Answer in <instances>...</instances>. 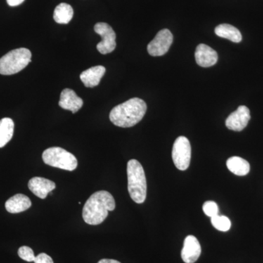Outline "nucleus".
Instances as JSON below:
<instances>
[{"label": "nucleus", "mask_w": 263, "mask_h": 263, "mask_svg": "<svg viewBox=\"0 0 263 263\" xmlns=\"http://www.w3.org/2000/svg\"><path fill=\"white\" fill-rule=\"evenodd\" d=\"M32 206L30 199L23 194H17L5 202V209L11 214L25 212Z\"/></svg>", "instance_id": "15"}, {"label": "nucleus", "mask_w": 263, "mask_h": 263, "mask_svg": "<svg viewBox=\"0 0 263 263\" xmlns=\"http://www.w3.org/2000/svg\"><path fill=\"white\" fill-rule=\"evenodd\" d=\"M195 56L197 65L202 67H212L218 61L216 51L205 44L197 46Z\"/></svg>", "instance_id": "13"}, {"label": "nucleus", "mask_w": 263, "mask_h": 263, "mask_svg": "<svg viewBox=\"0 0 263 263\" xmlns=\"http://www.w3.org/2000/svg\"><path fill=\"white\" fill-rule=\"evenodd\" d=\"M98 263H121L119 261L115 260V259H103L99 261Z\"/></svg>", "instance_id": "25"}, {"label": "nucleus", "mask_w": 263, "mask_h": 263, "mask_svg": "<svg viewBox=\"0 0 263 263\" xmlns=\"http://www.w3.org/2000/svg\"><path fill=\"white\" fill-rule=\"evenodd\" d=\"M147 105L141 99L132 98L117 106L110 111V122L117 127H133L141 122L146 113Z\"/></svg>", "instance_id": "2"}, {"label": "nucleus", "mask_w": 263, "mask_h": 263, "mask_svg": "<svg viewBox=\"0 0 263 263\" xmlns=\"http://www.w3.org/2000/svg\"><path fill=\"white\" fill-rule=\"evenodd\" d=\"M28 187L34 195L39 198L45 199L48 193L56 188V183L44 178L34 177L29 180Z\"/></svg>", "instance_id": "11"}, {"label": "nucleus", "mask_w": 263, "mask_h": 263, "mask_svg": "<svg viewBox=\"0 0 263 263\" xmlns=\"http://www.w3.org/2000/svg\"><path fill=\"white\" fill-rule=\"evenodd\" d=\"M227 167L230 172L236 176H246L250 171V164L245 159L239 157H232L227 161Z\"/></svg>", "instance_id": "16"}, {"label": "nucleus", "mask_w": 263, "mask_h": 263, "mask_svg": "<svg viewBox=\"0 0 263 263\" xmlns=\"http://www.w3.org/2000/svg\"><path fill=\"white\" fill-rule=\"evenodd\" d=\"M128 192L132 200L138 204L146 200L147 183L146 174L142 164L136 160L127 162Z\"/></svg>", "instance_id": "3"}, {"label": "nucleus", "mask_w": 263, "mask_h": 263, "mask_svg": "<svg viewBox=\"0 0 263 263\" xmlns=\"http://www.w3.org/2000/svg\"><path fill=\"white\" fill-rule=\"evenodd\" d=\"M216 35L226 38L232 42L240 43L242 41L241 33L236 27L228 24H222L215 28Z\"/></svg>", "instance_id": "17"}, {"label": "nucleus", "mask_w": 263, "mask_h": 263, "mask_svg": "<svg viewBox=\"0 0 263 263\" xmlns=\"http://www.w3.org/2000/svg\"><path fill=\"white\" fill-rule=\"evenodd\" d=\"M173 41L174 36L171 31L167 29H162L148 45V53L152 57L163 56L168 51Z\"/></svg>", "instance_id": "8"}, {"label": "nucleus", "mask_w": 263, "mask_h": 263, "mask_svg": "<svg viewBox=\"0 0 263 263\" xmlns=\"http://www.w3.org/2000/svg\"><path fill=\"white\" fill-rule=\"evenodd\" d=\"M24 0H7L8 4L11 7L18 6V5L23 3Z\"/></svg>", "instance_id": "24"}, {"label": "nucleus", "mask_w": 263, "mask_h": 263, "mask_svg": "<svg viewBox=\"0 0 263 263\" xmlns=\"http://www.w3.org/2000/svg\"><path fill=\"white\" fill-rule=\"evenodd\" d=\"M211 221H212V226L219 231H228L231 227L230 219L226 216H219L218 214V215L211 218Z\"/></svg>", "instance_id": "20"}, {"label": "nucleus", "mask_w": 263, "mask_h": 263, "mask_svg": "<svg viewBox=\"0 0 263 263\" xmlns=\"http://www.w3.org/2000/svg\"><path fill=\"white\" fill-rule=\"evenodd\" d=\"M43 160L51 167L72 171L77 168L78 160L75 156L60 147H51L43 152Z\"/></svg>", "instance_id": "5"}, {"label": "nucleus", "mask_w": 263, "mask_h": 263, "mask_svg": "<svg viewBox=\"0 0 263 263\" xmlns=\"http://www.w3.org/2000/svg\"><path fill=\"white\" fill-rule=\"evenodd\" d=\"M250 119L249 109L245 105H240L226 119V127L230 130L240 132L248 125Z\"/></svg>", "instance_id": "9"}, {"label": "nucleus", "mask_w": 263, "mask_h": 263, "mask_svg": "<svg viewBox=\"0 0 263 263\" xmlns=\"http://www.w3.org/2000/svg\"><path fill=\"white\" fill-rule=\"evenodd\" d=\"M83 104L82 99L79 98L73 90L65 89L62 91L59 102V105L61 108L76 114L82 108Z\"/></svg>", "instance_id": "12"}, {"label": "nucleus", "mask_w": 263, "mask_h": 263, "mask_svg": "<svg viewBox=\"0 0 263 263\" xmlns=\"http://www.w3.org/2000/svg\"><path fill=\"white\" fill-rule=\"evenodd\" d=\"M34 263H53V259L46 253L38 254L34 260Z\"/></svg>", "instance_id": "23"}, {"label": "nucleus", "mask_w": 263, "mask_h": 263, "mask_svg": "<svg viewBox=\"0 0 263 263\" xmlns=\"http://www.w3.org/2000/svg\"><path fill=\"white\" fill-rule=\"evenodd\" d=\"M14 122L10 118L0 120V148L4 147L13 138Z\"/></svg>", "instance_id": "18"}, {"label": "nucleus", "mask_w": 263, "mask_h": 263, "mask_svg": "<svg viewBox=\"0 0 263 263\" xmlns=\"http://www.w3.org/2000/svg\"><path fill=\"white\" fill-rule=\"evenodd\" d=\"M201 254V247L196 237L188 235L183 242V247L181 250V258L185 263L196 262Z\"/></svg>", "instance_id": "10"}, {"label": "nucleus", "mask_w": 263, "mask_h": 263, "mask_svg": "<svg viewBox=\"0 0 263 263\" xmlns=\"http://www.w3.org/2000/svg\"><path fill=\"white\" fill-rule=\"evenodd\" d=\"M32 53L25 48H17L8 52L0 59V74L9 76L17 73L32 62Z\"/></svg>", "instance_id": "4"}, {"label": "nucleus", "mask_w": 263, "mask_h": 263, "mask_svg": "<svg viewBox=\"0 0 263 263\" xmlns=\"http://www.w3.org/2000/svg\"><path fill=\"white\" fill-rule=\"evenodd\" d=\"M116 202L113 195L107 191L96 192L86 200L83 209V219L91 226L103 223L109 212L115 209Z\"/></svg>", "instance_id": "1"}, {"label": "nucleus", "mask_w": 263, "mask_h": 263, "mask_svg": "<svg viewBox=\"0 0 263 263\" xmlns=\"http://www.w3.org/2000/svg\"><path fill=\"white\" fill-rule=\"evenodd\" d=\"M202 210H203L205 215L211 218L219 214V207H218L217 204L214 201L205 202L203 204V206H202Z\"/></svg>", "instance_id": "22"}, {"label": "nucleus", "mask_w": 263, "mask_h": 263, "mask_svg": "<svg viewBox=\"0 0 263 263\" xmlns=\"http://www.w3.org/2000/svg\"><path fill=\"white\" fill-rule=\"evenodd\" d=\"M105 67L102 65L95 66L81 72L80 79L86 87L93 88L98 86L105 73Z\"/></svg>", "instance_id": "14"}, {"label": "nucleus", "mask_w": 263, "mask_h": 263, "mask_svg": "<svg viewBox=\"0 0 263 263\" xmlns=\"http://www.w3.org/2000/svg\"><path fill=\"white\" fill-rule=\"evenodd\" d=\"M95 32L102 37L101 42L97 46L98 51L102 54H108L111 53L117 47V34L109 24L100 22L97 23L94 27Z\"/></svg>", "instance_id": "7"}, {"label": "nucleus", "mask_w": 263, "mask_h": 263, "mask_svg": "<svg viewBox=\"0 0 263 263\" xmlns=\"http://www.w3.org/2000/svg\"><path fill=\"white\" fill-rule=\"evenodd\" d=\"M73 17V9L71 5L67 3H61L57 5L53 13V19L58 24H67Z\"/></svg>", "instance_id": "19"}, {"label": "nucleus", "mask_w": 263, "mask_h": 263, "mask_svg": "<svg viewBox=\"0 0 263 263\" xmlns=\"http://www.w3.org/2000/svg\"><path fill=\"white\" fill-rule=\"evenodd\" d=\"M192 148L190 141L184 136H180L174 142L172 158L175 166L180 171H186L190 167Z\"/></svg>", "instance_id": "6"}, {"label": "nucleus", "mask_w": 263, "mask_h": 263, "mask_svg": "<svg viewBox=\"0 0 263 263\" xmlns=\"http://www.w3.org/2000/svg\"><path fill=\"white\" fill-rule=\"evenodd\" d=\"M18 254L21 258L27 261V262H34V259H35V256H34L32 249L30 247H26V246L19 248Z\"/></svg>", "instance_id": "21"}]
</instances>
